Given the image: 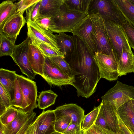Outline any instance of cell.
<instances>
[{
  "instance_id": "40",
  "label": "cell",
  "mask_w": 134,
  "mask_h": 134,
  "mask_svg": "<svg viewBox=\"0 0 134 134\" xmlns=\"http://www.w3.org/2000/svg\"><path fill=\"white\" fill-rule=\"evenodd\" d=\"M39 0H22L15 4L16 5L17 10L24 12L31 5L38 1Z\"/></svg>"
},
{
  "instance_id": "27",
  "label": "cell",
  "mask_w": 134,
  "mask_h": 134,
  "mask_svg": "<svg viewBox=\"0 0 134 134\" xmlns=\"http://www.w3.org/2000/svg\"><path fill=\"white\" fill-rule=\"evenodd\" d=\"M30 41L31 43L37 47L45 56L48 58L60 56L65 59L64 54L61 51L38 41L30 40Z\"/></svg>"
},
{
  "instance_id": "2",
  "label": "cell",
  "mask_w": 134,
  "mask_h": 134,
  "mask_svg": "<svg viewBox=\"0 0 134 134\" xmlns=\"http://www.w3.org/2000/svg\"><path fill=\"white\" fill-rule=\"evenodd\" d=\"M88 14L71 10L64 2L58 15L52 18L53 23L49 29L53 32L57 33L66 32L72 33L75 26Z\"/></svg>"
},
{
  "instance_id": "30",
  "label": "cell",
  "mask_w": 134,
  "mask_h": 134,
  "mask_svg": "<svg viewBox=\"0 0 134 134\" xmlns=\"http://www.w3.org/2000/svg\"><path fill=\"white\" fill-rule=\"evenodd\" d=\"M101 106L100 104L95 107L93 110L86 115H85L81 124V130L86 131L95 124Z\"/></svg>"
},
{
  "instance_id": "12",
  "label": "cell",
  "mask_w": 134,
  "mask_h": 134,
  "mask_svg": "<svg viewBox=\"0 0 134 134\" xmlns=\"http://www.w3.org/2000/svg\"><path fill=\"white\" fill-rule=\"evenodd\" d=\"M26 23L27 36L30 40L38 41L60 51L56 37L52 31L41 28L35 23Z\"/></svg>"
},
{
  "instance_id": "35",
  "label": "cell",
  "mask_w": 134,
  "mask_h": 134,
  "mask_svg": "<svg viewBox=\"0 0 134 134\" xmlns=\"http://www.w3.org/2000/svg\"><path fill=\"white\" fill-rule=\"evenodd\" d=\"M121 25L131 48L134 50V26L127 21Z\"/></svg>"
},
{
  "instance_id": "44",
  "label": "cell",
  "mask_w": 134,
  "mask_h": 134,
  "mask_svg": "<svg viewBox=\"0 0 134 134\" xmlns=\"http://www.w3.org/2000/svg\"><path fill=\"white\" fill-rule=\"evenodd\" d=\"M118 121L119 126V130L117 134H133L124 125L118 115Z\"/></svg>"
},
{
  "instance_id": "48",
  "label": "cell",
  "mask_w": 134,
  "mask_h": 134,
  "mask_svg": "<svg viewBox=\"0 0 134 134\" xmlns=\"http://www.w3.org/2000/svg\"><path fill=\"white\" fill-rule=\"evenodd\" d=\"M79 134H86L85 131L81 130Z\"/></svg>"
},
{
  "instance_id": "37",
  "label": "cell",
  "mask_w": 134,
  "mask_h": 134,
  "mask_svg": "<svg viewBox=\"0 0 134 134\" xmlns=\"http://www.w3.org/2000/svg\"><path fill=\"white\" fill-rule=\"evenodd\" d=\"M85 131L86 134H116L110 130L95 125Z\"/></svg>"
},
{
  "instance_id": "26",
  "label": "cell",
  "mask_w": 134,
  "mask_h": 134,
  "mask_svg": "<svg viewBox=\"0 0 134 134\" xmlns=\"http://www.w3.org/2000/svg\"><path fill=\"white\" fill-rule=\"evenodd\" d=\"M127 21L134 26V5L129 0H114Z\"/></svg>"
},
{
  "instance_id": "6",
  "label": "cell",
  "mask_w": 134,
  "mask_h": 134,
  "mask_svg": "<svg viewBox=\"0 0 134 134\" xmlns=\"http://www.w3.org/2000/svg\"><path fill=\"white\" fill-rule=\"evenodd\" d=\"M93 57L98 67L101 78L109 81L118 79L119 74L118 63L112 50L109 55L97 51Z\"/></svg>"
},
{
  "instance_id": "18",
  "label": "cell",
  "mask_w": 134,
  "mask_h": 134,
  "mask_svg": "<svg viewBox=\"0 0 134 134\" xmlns=\"http://www.w3.org/2000/svg\"><path fill=\"white\" fill-rule=\"evenodd\" d=\"M118 65L119 76L134 72V54L131 49H122Z\"/></svg>"
},
{
  "instance_id": "16",
  "label": "cell",
  "mask_w": 134,
  "mask_h": 134,
  "mask_svg": "<svg viewBox=\"0 0 134 134\" xmlns=\"http://www.w3.org/2000/svg\"><path fill=\"white\" fill-rule=\"evenodd\" d=\"M110 130L117 134L119 129L117 109L109 102L103 100L100 103Z\"/></svg>"
},
{
  "instance_id": "51",
  "label": "cell",
  "mask_w": 134,
  "mask_h": 134,
  "mask_svg": "<svg viewBox=\"0 0 134 134\" xmlns=\"http://www.w3.org/2000/svg\"><path fill=\"white\" fill-rule=\"evenodd\" d=\"M25 134H26V133H25Z\"/></svg>"
},
{
  "instance_id": "28",
  "label": "cell",
  "mask_w": 134,
  "mask_h": 134,
  "mask_svg": "<svg viewBox=\"0 0 134 134\" xmlns=\"http://www.w3.org/2000/svg\"><path fill=\"white\" fill-rule=\"evenodd\" d=\"M92 0H65L64 3L70 10L88 13Z\"/></svg>"
},
{
  "instance_id": "47",
  "label": "cell",
  "mask_w": 134,
  "mask_h": 134,
  "mask_svg": "<svg viewBox=\"0 0 134 134\" xmlns=\"http://www.w3.org/2000/svg\"><path fill=\"white\" fill-rule=\"evenodd\" d=\"M132 108L134 111V99L131 98Z\"/></svg>"
},
{
  "instance_id": "5",
  "label": "cell",
  "mask_w": 134,
  "mask_h": 134,
  "mask_svg": "<svg viewBox=\"0 0 134 134\" xmlns=\"http://www.w3.org/2000/svg\"><path fill=\"white\" fill-rule=\"evenodd\" d=\"M92 23V36L96 44L97 51L109 55L111 51L104 21L98 12L88 13Z\"/></svg>"
},
{
  "instance_id": "45",
  "label": "cell",
  "mask_w": 134,
  "mask_h": 134,
  "mask_svg": "<svg viewBox=\"0 0 134 134\" xmlns=\"http://www.w3.org/2000/svg\"><path fill=\"white\" fill-rule=\"evenodd\" d=\"M26 134H38L36 120L31 124L26 131Z\"/></svg>"
},
{
  "instance_id": "41",
  "label": "cell",
  "mask_w": 134,
  "mask_h": 134,
  "mask_svg": "<svg viewBox=\"0 0 134 134\" xmlns=\"http://www.w3.org/2000/svg\"><path fill=\"white\" fill-rule=\"evenodd\" d=\"M94 125H98L110 130L105 120L101 106Z\"/></svg>"
},
{
  "instance_id": "15",
  "label": "cell",
  "mask_w": 134,
  "mask_h": 134,
  "mask_svg": "<svg viewBox=\"0 0 134 134\" xmlns=\"http://www.w3.org/2000/svg\"><path fill=\"white\" fill-rule=\"evenodd\" d=\"M56 118L54 110H43L36 119L38 134H51L55 131Z\"/></svg>"
},
{
  "instance_id": "31",
  "label": "cell",
  "mask_w": 134,
  "mask_h": 134,
  "mask_svg": "<svg viewBox=\"0 0 134 134\" xmlns=\"http://www.w3.org/2000/svg\"><path fill=\"white\" fill-rule=\"evenodd\" d=\"M49 58L54 64L61 71L70 77L74 79L72 69L69 64L65 60L64 58L60 56Z\"/></svg>"
},
{
  "instance_id": "20",
  "label": "cell",
  "mask_w": 134,
  "mask_h": 134,
  "mask_svg": "<svg viewBox=\"0 0 134 134\" xmlns=\"http://www.w3.org/2000/svg\"><path fill=\"white\" fill-rule=\"evenodd\" d=\"M64 1L41 0L38 17L47 16L53 18L57 16Z\"/></svg>"
},
{
  "instance_id": "38",
  "label": "cell",
  "mask_w": 134,
  "mask_h": 134,
  "mask_svg": "<svg viewBox=\"0 0 134 134\" xmlns=\"http://www.w3.org/2000/svg\"><path fill=\"white\" fill-rule=\"evenodd\" d=\"M35 23L41 28L48 30L52 25L53 22L52 17L45 16L38 17Z\"/></svg>"
},
{
  "instance_id": "13",
  "label": "cell",
  "mask_w": 134,
  "mask_h": 134,
  "mask_svg": "<svg viewBox=\"0 0 134 134\" xmlns=\"http://www.w3.org/2000/svg\"><path fill=\"white\" fill-rule=\"evenodd\" d=\"M24 12L17 10L7 21L2 31L0 32L14 43L21 29L26 22L23 15Z\"/></svg>"
},
{
  "instance_id": "24",
  "label": "cell",
  "mask_w": 134,
  "mask_h": 134,
  "mask_svg": "<svg viewBox=\"0 0 134 134\" xmlns=\"http://www.w3.org/2000/svg\"><path fill=\"white\" fill-rule=\"evenodd\" d=\"M17 10L16 5L12 1H4L0 4V32L7 21Z\"/></svg>"
},
{
  "instance_id": "29",
  "label": "cell",
  "mask_w": 134,
  "mask_h": 134,
  "mask_svg": "<svg viewBox=\"0 0 134 134\" xmlns=\"http://www.w3.org/2000/svg\"><path fill=\"white\" fill-rule=\"evenodd\" d=\"M0 57L11 56L15 45V43L2 32H0Z\"/></svg>"
},
{
  "instance_id": "21",
  "label": "cell",
  "mask_w": 134,
  "mask_h": 134,
  "mask_svg": "<svg viewBox=\"0 0 134 134\" xmlns=\"http://www.w3.org/2000/svg\"><path fill=\"white\" fill-rule=\"evenodd\" d=\"M117 114L124 125L134 134V111L131 99L117 109Z\"/></svg>"
},
{
  "instance_id": "9",
  "label": "cell",
  "mask_w": 134,
  "mask_h": 134,
  "mask_svg": "<svg viewBox=\"0 0 134 134\" xmlns=\"http://www.w3.org/2000/svg\"><path fill=\"white\" fill-rule=\"evenodd\" d=\"M30 42V39L27 37L20 44L15 45L11 57L22 73L32 80L35 79L37 74L32 70L29 59V47Z\"/></svg>"
},
{
  "instance_id": "25",
  "label": "cell",
  "mask_w": 134,
  "mask_h": 134,
  "mask_svg": "<svg viewBox=\"0 0 134 134\" xmlns=\"http://www.w3.org/2000/svg\"><path fill=\"white\" fill-rule=\"evenodd\" d=\"M58 95L51 90L42 91L37 99V106L41 109H45L54 104Z\"/></svg>"
},
{
  "instance_id": "17",
  "label": "cell",
  "mask_w": 134,
  "mask_h": 134,
  "mask_svg": "<svg viewBox=\"0 0 134 134\" xmlns=\"http://www.w3.org/2000/svg\"><path fill=\"white\" fill-rule=\"evenodd\" d=\"M29 57L33 71L37 75L41 76L43 75L45 57L39 49L31 42L29 45Z\"/></svg>"
},
{
  "instance_id": "49",
  "label": "cell",
  "mask_w": 134,
  "mask_h": 134,
  "mask_svg": "<svg viewBox=\"0 0 134 134\" xmlns=\"http://www.w3.org/2000/svg\"><path fill=\"white\" fill-rule=\"evenodd\" d=\"M129 1L134 5V0H129Z\"/></svg>"
},
{
  "instance_id": "19",
  "label": "cell",
  "mask_w": 134,
  "mask_h": 134,
  "mask_svg": "<svg viewBox=\"0 0 134 134\" xmlns=\"http://www.w3.org/2000/svg\"><path fill=\"white\" fill-rule=\"evenodd\" d=\"M18 109V113L14 120L7 125H3V131L5 134H16L28 120L34 112L33 111L26 112L21 109Z\"/></svg>"
},
{
  "instance_id": "42",
  "label": "cell",
  "mask_w": 134,
  "mask_h": 134,
  "mask_svg": "<svg viewBox=\"0 0 134 134\" xmlns=\"http://www.w3.org/2000/svg\"><path fill=\"white\" fill-rule=\"evenodd\" d=\"M36 113H33L20 130L16 134H25L27 129L31 124L36 120Z\"/></svg>"
},
{
  "instance_id": "10",
  "label": "cell",
  "mask_w": 134,
  "mask_h": 134,
  "mask_svg": "<svg viewBox=\"0 0 134 134\" xmlns=\"http://www.w3.org/2000/svg\"><path fill=\"white\" fill-rule=\"evenodd\" d=\"M45 57L43 75L41 76L48 84L50 86H59L68 85L72 86L75 82L74 79L61 71L49 58Z\"/></svg>"
},
{
  "instance_id": "14",
  "label": "cell",
  "mask_w": 134,
  "mask_h": 134,
  "mask_svg": "<svg viewBox=\"0 0 134 134\" xmlns=\"http://www.w3.org/2000/svg\"><path fill=\"white\" fill-rule=\"evenodd\" d=\"M54 110L56 120L68 116L71 119L72 123L81 126L85 115L84 110L75 104H65L57 107Z\"/></svg>"
},
{
  "instance_id": "1",
  "label": "cell",
  "mask_w": 134,
  "mask_h": 134,
  "mask_svg": "<svg viewBox=\"0 0 134 134\" xmlns=\"http://www.w3.org/2000/svg\"><path fill=\"white\" fill-rule=\"evenodd\" d=\"M74 49L68 63L74 77L73 85L77 95L86 98L96 91L101 79L98 67L93 57L83 42L77 36H72Z\"/></svg>"
},
{
  "instance_id": "7",
  "label": "cell",
  "mask_w": 134,
  "mask_h": 134,
  "mask_svg": "<svg viewBox=\"0 0 134 134\" xmlns=\"http://www.w3.org/2000/svg\"><path fill=\"white\" fill-rule=\"evenodd\" d=\"M17 79L23 97L21 109L26 112L33 111L37 108V88L35 82L24 76L17 74ZM21 109V108H20Z\"/></svg>"
},
{
  "instance_id": "39",
  "label": "cell",
  "mask_w": 134,
  "mask_h": 134,
  "mask_svg": "<svg viewBox=\"0 0 134 134\" xmlns=\"http://www.w3.org/2000/svg\"><path fill=\"white\" fill-rule=\"evenodd\" d=\"M0 99L3 103L7 110L12 106V100L7 91L0 83Z\"/></svg>"
},
{
  "instance_id": "32",
  "label": "cell",
  "mask_w": 134,
  "mask_h": 134,
  "mask_svg": "<svg viewBox=\"0 0 134 134\" xmlns=\"http://www.w3.org/2000/svg\"><path fill=\"white\" fill-rule=\"evenodd\" d=\"M18 113V108L10 107L0 116V122L3 125L8 124L14 120Z\"/></svg>"
},
{
  "instance_id": "8",
  "label": "cell",
  "mask_w": 134,
  "mask_h": 134,
  "mask_svg": "<svg viewBox=\"0 0 134 134\" xmlns=\"http://www.w3.org/2000/svg\"><path fill=\"white\" fill-rule=\"evenodd\" d=\"M101 98L110 102L117 109L131 98L134 99V87L117 81Z\"/></svg>"
},
{
  "instance_id": "46",
  "label": "cell",
  "mask_w": 134,
  "mask_h": 134,
  "mask_svg": "<svg viewBox=\"0 0 134 134\" xmlns=\"http://www.w3.org/2000/svg\"><path fill=\"white\" fill-rule=\"evenodd\" d=\"M0 134H5L3 131L2 124L0 122Z\"/></svg>"
},
{
  "instance_id": "50",
  "label": "cell",
  "mask_w": 134,
  "mask_h": 134,
  "mask_svg": "<svg viewBox=\"0 0 134 134\" xmlns=\"http://www.w3.org/2000/svg\"><path fill=\"white\" fill-rule=\"evenodd\" d=\"M51 134H62L59 133V132H57L56 131H55V132L51 133Z\"/></svg>"
},
{
  "instance_id": "4",
  "label": "cell",
  "mask_w": 134,
  "mask_h": 134,
  "mask_svg": "<svg viewBox=\"0 0 134 134\" xmlns=\"http://www.w3.org/2000/svg\"><path fill=\"white\" fill-rule=\"evenodd\" d=\"M104 21L110 44L118 63L122 49L131 48L121 25L113 21Z\"/></svg>"
},
{
  "instance_id": "23",
  "label": "cell",
  "mask_w": 134,
  "mask_h": 134,
  "mask_svg": "<svg viewBox=\"0 0 134 134\" xmlns=\"http://www.w3.org/2000/svg\"><path fill=\"white\" fill-rule=\"evenodd\" d=\"M59 34H56L55 36L60 51L64 54L65 58H69L74 49L72 36L68 35L65 32Z\"/></svg>"
},
{
  "instance_id": "34",
  "label": "cell",
  "mask_w": 134,
  "mask_h": 134,
  "mask_svg": "<svg viewBox=\"0 0 134 134\" xmlns=\"http://www.w3.org/2000/svg\"><path fill=\"white\" fill-rule=\"evenodd\" d=\"M23 99L21 90L16 78L15 81L14 98L12 102V106L21 109Z\"/></svg>"
},
{
  "instance_id": "36",
  "label": "cell",
  "mask_w": 134,
  "mask_h": 134,
  "mask_svg": "<svg viewBox=\"0 0 134 134\" xmlns=\"http://www.w3.org/2000/svg\"><path fill=\"white\" fill-rule=\"evenodd\" d=\"M71 121V119L68 116L56 120L54 125L55 131L62 134L67 129Z\"/></svg>"
},
{
  "instance_id": "43",
  "label": "cell",
  "mask_w": 134,
  "mask_h": 134,
  "mask_svg": "<svg viewBox=\"0 0 134 134\" xmlns=\"http://www.w3.org/2000/svg\"><path fill=\"white\" fill-rule=\"evenodd\" d=\"M81 131V126L71 122L67 129L62 134H79Z\"/></svg>"
},
{
  "instance_id": "33",
  "label": "cell",
  "mask_w": 134,
  "mask_h": 134,
  "mask_svg": "<svg viewBox=\"0 0 134 134\" xmlns=\"http://www.w3.org/2000/svg\"><path fill=\"white\" fill-rule=\"evenodd\" d=\"M40 0L34 3L26 10V22L35 23L39 15V9Z\"/></svg>"
},
{
  "instance_id": "3",
  "label": "cell",
  "mask_w": 134,
  "mask_h": 134,
  "mask_svg": "<svg viewBox=\"0 0 134 134\" xmlns=\"http://www.w3.org/2000/svg\"><path fill=\"white\" fill-rule=\"evenodd\" d=\"M97 12L105 21H113L120 25L127 21L114 0H92L88 13Z\"/></svg>"
},
{
  "instance_id": "22",
  "label": "cell",
  "mask_w": 134,
  "mask_h": 134,
  "mask_svg": "<svg viewBox=\"0 0 134 134\" xmlns=\"http://www.w3.org/2000/svg\"><path fill=\"white\" fill-rule=\"evenodd\" d=\"M17 75L16 71L2 68L0 69V83L7 91L12 102L14 98V86Z\"/></svg>"
},
{
  "instance_id": "11",
  "label": "cell",
  "mask_w": 134,
  "mask_h": 134,
  "mask_svg": "<svg viewBox=\"0 0 134 134\" xmlns=\"http://www.w3.org/2000/svg\"><path fill=\"white\" fill-rule=\"evenodd\" d=\"M92 30L90 15L88 14L75 26L72 33L83 42L93 57L97 50L92 36Z\"/></svg>"
}]
</instances>
